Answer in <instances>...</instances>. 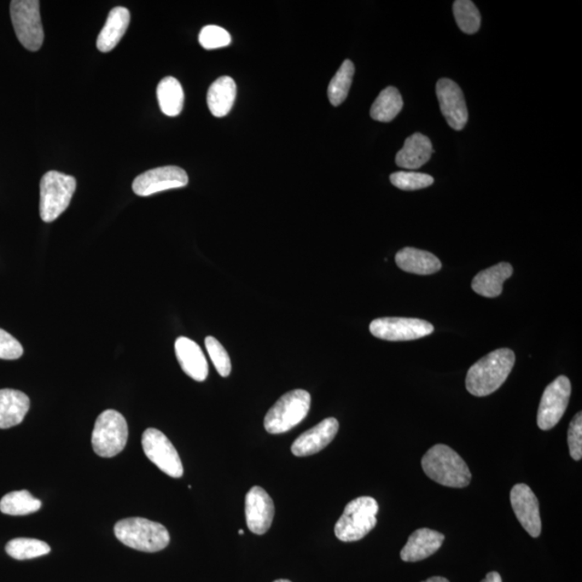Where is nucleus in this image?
<instances>
[{
	"label": "nucleus",
	"mask_w": 582,
	"mask_h": 582,
	"mask_svg": "<svg viewBox=\"0 0 582 582\" xmlns=\"http://www.w3.org/2000/svg\"><path fill=\"white\" fill-rule=\"evenodd\" d=\"M275 582H291V581L287 579H278V580H276Z\"/></svg>",
	"instance_id": "nucleus-38"
},
{
	"label": "nucleus",
	"mask_w": 582,
	"mask_h": 582,
	"mask_svg": "<svg viewBox=\"0 0 582 582\" xmlns=\"http://www.w3.org/2000/svg\"><path fill=\"white\" fill-rule=\"evenodd\" d=\"M189 183L187 173L178 166H162L139 175L132 189L138 196H149L159 192L184 188Z\"/></svg>",
	"instance_id": "nucleus-12"
},
{
	"label": "nucleus",
	"mask_w": 582,
	"mask_h": 582,
	"mask_svg": "<svg viewBox=\"0 0 582 582\" xmlns=\"http://www.w3.org/2000/svg\"><path fill=\"white\" fill-rule=\"evenodd\" d=\"M236 97V85L229 75L218 78L207 92V105L213 115L221 118L230 113Z\"/></svg>",
	"instance_id": "nucleus-24"
},
{
	"label": "nucleus",
	"mask_w": 582,
	"mask_h": 582,
	"mask_svg": "<svg viewBox=\"0 0 582 582\" xmlns=\"http://www.w3.org/2000/svg\"><path fill=\"white\" fill-rule=\"evenodd\" d=\"M453 14L462 32L471 35L479 31L481 15L478 8L470 0L454 2Z\"/></svg>",
	"instance_id": "nucleus-30"
},
{
	"label": "nucleus",
	"mask_w": 582,
	"mask_h": 582,
	"mask_svg": "<svg viewBox=\"0 0 582 582\" xmlns=\"http://www.w3.org/2000/svg\"><path fill=\"white\" fill-rule=\"evenodd\" d=\"M115 535L122 544L143 552H158L170 544V534L158 522L144 517H127L116 522Z\"/></svg>",
	"instance_id": "nucleus-3"
},
{
	"label": "nucleus",
	"mask_w": 582,
	"mask_h": 582,
	"mask_svg": "<svg viewBox=\"0 0 582 582\" xmlns=\"http://www.w3.org/2000/svg\"><path fill=\"white\" fill-rule=\"evenodd\" d=\"M156 96L162 113L168 116H176L184 108L185 95L182 85L174 77H166L156 87Z\"/></svg>",
	"instance_id": "nucleus-25"
},
{
	"label": "nucleus",
	"mask_w": 582,
	"mask_h": 582,
	"mask_svg": "<svg viewBox=\"0 0 582 582\" xmlns=\"http://www.w3.org/2000/svg\"><path fill=\"white\" fill-rule=\"evenodd\" d=\"M422 468L430 479L441 486L462 488L471 481L467 464L446 445L430 447L422 458Z\"/></svg>",
	"instance_id": "nucleus-2"
},
{
	"label": "nucleus",
	"mask_w": 582,
	"mask_h": 582,
	"mask_svg": "<svg viewBox=\"0 0 582 582\" xmlns=\"http://www.w3.org/2000/svg\"><path fill=\"white\" fill-rule=\"evenodd\" d=\"M50 546L43 540L34 538H15L5 546V552L15 560L25 561L49 555Z\"/></svg>",
	"instance_id": "nucleus-29"
},
{
	"label": "nucleus",
	"mask_w": 582,
	"mask_h": 582,
	"mask_svg": "<svg viewBox=\"0 0 582 582\" xmlns=\"http://www.w3.org/2000/svg\"><path fill=\"white\" fill-rule=\"evenodd\" d=\"M355 67L352 61L343 62L339 71L331 79L328 86V97L331 105L340 106L346 100L353 83Z\"/></svg>",
	"instance_id": "nucleus-28"
},
{
	"label": "nucleus",
	"mask_w": 582,
	"mask_h": 582,
	"mask_svg": "<svg viewBox=\"0 0 582 582\" xmlns=\"http://www.w3.org/2000/svg\"><path fill=\"white\" fill-rule=\"evenodd\" d=\"M339 430V422L335 417L326 418L311 429L306 430L291 446L295 457H310L325 449L335 439Z\"/></svg>",
	"instance_id": "nucleus-16"
},
{
	"label": "nucleus",
	"mask_w": 582,
	"mask_h": 582,
	"mask_svg": "<svg viewBox=\"0 0 582 582\" xmlns=\"http://www.w3.org/2000/svg\"><path fill=\"white\" fill-rule=\"evenodd\" d=\"M199 42L204 49L214 50L225 48L231 42V36L225 28L216 25H207L202 28L199 35Z\"/></svg>",
	"instance_id": "nucleus-33"
},
{
	"label": "nucleus",
	"mask_w": 582,
	"mask_h": 582,
	"mask_svg": "<svg viewBox=\"0 0 582 582\" xmlns=\"http://www.w3.org/2000/svg\"><path fill=\"white\" fill-rule=\"evenodd\" d=\"M423 582H450L445 577H439V576H436V577L428 578Z\"/></svg>",
	"instance_id": "nucleus-37"
},
{
	"label": "nucleus",
	"mask_w": 582,
	"mask_h": 582,
	"mask_svg": "<svg viewBox=\"0 0 582 582\" xmlns=\"http://www.w3.org/2000/svg\"><path fill=\"white\" fill-rule=\"evenodd\" d=\"M311 395L295 389L282 396L265 417V428L270 434H283L305 420L310 411Z\"/></svg>",
	"instance_id": "nucleus-6"
},
{
	"label": "nucleus",
	"mask_w": 582,
	"mask_h": 582,
	"mask_svg": "<svg viewBox=\"0 0 582 582\" xmlns=\"http://www.w3.org/2000/svg\"><path fill=\"white\" fill-rule=\"evenodd\" d=\"M391 183L398 189L415 191L429 187L434 184V178L427 174L403 171L392 174Z\"/></svg>",
	"instance_id": "nucleus-31"
},
{
	"label": "nucleus",
	"mask_w": 582,
	"mask_h": 582,
	"mask_svg": "<svg viewBox=\"0 0 582 582\" xmlns=\"http://www.w3.org/2000/svg\"><path fill=\"white\" fill-rule=\"evenodd\" d=\"M238 534H240V535H244V531H243V529H241V531H238Z\"/></svg>",
	"instance_id": "nucleus-39"
},
{
	"label": "nucleus",
	"mask_w": 582,
	"mask_h": 582,
	"mask_svg": "<svg viewBox=\"0 0 582 582\" xmlns=\"http://www.w3.org/2000/svg\"><path fill=\"white\" fill-rule=\"evenodd\" d=\"M512 273H514V267L508 262H500L478 273L473 279L471 287L476 294L486 298H497L502 295L503 285L511 277Z\"/></svg>",
	"instance_id": "nucleus-22"
},
{
	"label": "nucleus",
	"mask_w": 582,
	"mask_h": 582,
	"mask_svg": "<svg viewBox=\"0 0 582 582\" xmlns=\"http://www.w3.org/2000/svg\"><path fill=\"white\" fill-rule=\"evenodd\" d=\"M510 502L517 519L532 537L537 538L541 534V517L539 503L532 488L524 483L512 487Z\"/></svg>",
	"instance_id": "nucleus-14"
},
{
	"label": "nucleus",
	"mask_w": 582,
	"mask_h": 582,
	"mask_svg": "<svg viewBox=\"0 0 582 582\" xmlns=\"http://www.w3.org/2000/svg\"><path fill=\"white\" fill-rule=\"evenodd\" d=\"M434 153L432 142L421 133L412 134L403 149L396 156V165L407 170H416L427 163Z\"/></svg>",
	"instance_id": "nucleus-20"
},
{
	"label": "nucleus",
	"mask_w": 582,
	"mask_h": 582,
	"mask_svg": "<svg viewBox=\"0 0 582 582\" xmlns=\"http://www.w3.org/2000/svg\"><path fill=\"white\" fill-rule=\"evenodd\" d=\"M481 582H503L502 577L497 572H491L487 575V577Z\"/></svg>",
	"instance_id": "nucleus-36"
},
{
	"label": "nucleus",
	"mask_w": 582,
	"mask_h": 582,
	"mask_svg": "<svg viewBox=\"0 0 582 582\" xmlns=\"http://www.w3.org/2000/svg\"><path fill=\"white\" fill-rule=\"evenodd\" d=\"M10 15L22 45L33 52L42 48L45 33L40 3L37 0H14L10 4Z\"/></svg>",
	"instance_id": "nucleus-8"
},
{
	"label": "nucleus",
	"mask_w": 582,
	"mask_h": 582,
	"mask_svg": "<svg viewBox=\"0 0 582 582\" xmlns=\"http://www.w3.org/2000/svg\"><path fill=\"white\" fill-rule=\"evenodd\" d=\"M370 333L386 341L422 339L434 333V326L426 320L405 317H383L370 324Z\"/></svg>",
	"instance_id": "nucleus-10"
},
{
	"label": "nucleus",
	"mask_w": 582,
	"mask_h": 582,
	"mask_svg": "<svg viewBox=\"0 0 582 582\" xmlns=\"http://www.w3.org/2000/svg\"><path fill=\"white\" fill-rule=\"evenodd\" d=\"M21 343L5 331L0 329V359L15 360L19 359L23 355Z\"/></svg>",
	"instance_id": "nucleus-35"
},
{
	"label": "nucleus",
	"mask_w": 582,
	"mask_h": 582,
	"mask_svg": "<svg viewBox=\"0 0 582 582\" xmlns=\"http://www.w3.org/2000/svg\"><path fill=\"white\" fill-rule=\"evenodd\" d=\"M175 353L185 374L197 382L206 380L208 364L202 348L195 341L180 336L175 342Z\"/></svg>",
	"instance_id": "nucleus-18"
},
{
	"label": "nucleus",
	"mask_w": 582,
	"mask_h": 582,
	"mask_svg": "<svg viewBox=\"0 0 582 582\" xmlns=\"http://www.w3.org/2000/svg\"><path fill=\"white\" fill-rule=\"evenodd\" d=\"M516 363L509 348H499L481 358L467 372L466 388L476 397H486L497 392L507 380Z\"/></svg>",
	"instance_id": "nucleus-1"
},
{
	"label": "nucleus",
	"mask_w": 582,
	"mask_h": 582,
	"mask_svg": "<svg viewBox=\"0 0 582 582\" xmlns=\"http://www.w3.org/2000/svg\"><path fill=\"white\" fill-rule=\"evenodd\" d=\"M436 93L447 125L454 130H463L467 125L468 110L461 87L450 79L442 78L436 83Z\"/></svg>",
	"instance_id": "nucleus-13"
},
{
	"label": "nucleus",
	"mask_w": 582,
	"mask_h": 582,
	"mask_svg": "<svg viewBox=\"0 0 582 582\" xmlns=\"http://www.w3.org/2000/svg\"><path fill=\"white\" fill-rule=\"evenodd\" d=\"M404 107L403 96L394 86L384 89L370 109L371 118L380 122H391Z\"/></svg>",
	"instance_id": "nucleus-26"
},
{
	"label": "nucleus",
	"mask_w": 582,
	"mask_h": 582,
	"mask_svg": "<svg viewBox=\"0 0 582 582\" xmlns=\"http://www.w3.org/2000/svg\"><path fill=\"white\" fill-rule=\"evenodd\" d=\"M77 183L73 176L56 171L44 175L40 182V217L52 223L66 211L73 199Z\"/></svg>",
	"instance_id": "nucleus-5"
},
{
	"label": "nucleus",
	"mask_w": 582,
	"mask_h": 582,
	"mask_svg": "<svg viewBox=\"0 0 582 582\" xmlns=\"http://www.w3.org/2000/svg\"><path fill=\"white\" fill-rule=\"evenodd\" d=\"M567 442L569 447L570 457L575 461H580L582 458V415L578 412L569 424L567 433Z\"/></svg>",
	"instance_id": "nucleus-34"
},
{
	"label": "nucleus",
	"mask_w": 582,
	"mask_h": 582,
	"mask_svg": "<svg viewBox=\"0 0 582 582\" xmlns=\"http://www.w3.org/2000/svg\"><path fill=\"white\" fill-rule=\"evenodd\" d=\"M42 508V502L26 490L5 495L0 500V511L8 516H27Z\"/></svg>",
	"instance_id": "nucleus-27"
},
{
	"label": "nucleus",
	"mask_w": 582,
	"mask_h": 582,
	"mask_svg": "<svg viewBox=\"0 0 582 582\" xmlns=\"http://www.w3.org/2000/svg\"><path fill=\"white\" fill-rule=\"evenodd\" d=\"M275 503L270 495L260 487H254L246 495V523L254 534L264 535L272 526L275 519Z\"/></svg>",
	"instance_id": "nucleus-15"
},
{
	"label": "nucleus",
	"mask_w": 582,
	"mask_h": 582,
	"mask_svg": "<svg viewBox=\"0 0 582 582\" xmlns=\"http://www.w3.org/2000/svg\"><path fill=\"white\" fill-rule=\"evenodd\" d=\"M130 11L125 7H115L110 11L106 23L97 37V49L104 54L112 51L125 36L130 25Z\"/></svg>",
	"instance_id": "nucleus-23"
},
{
	"label": "nucleus",
	"mask_w": 582,
	"mask_h": 582,
	"mask_svg": "<svg viewBox=\"0 0 582 582\" xmlns=\"http://www.w3.org/2000/svg\"><path fill=\"white\" fill-rule=\"evenodd\" d=\"M378 504L369 497H358L346 505L335 527L337 539L352 543L363 539L376 526Z\"/></svg>",
	"instance_id": "nucleus-4"
},
{
	"label": "nucleus",
	"mask_w": 582,
	"mask_h": 582,
	"mask_svg": "<svg viewBox=\"0 0 582 582\" xmlns=\"http://www.w3.org/2000/svg\"><path fill=\"white\" fill-rule=\"evenodd\" d=\"M143 450L149 461L153 462L163 473L180 478L184 475V467L179 454L170 439L156 428L145 430L142 436Z\"/></svg>",
	"instance_id": "nucleus-9"
},
{
	"label": "nucleus",
	"mask_w": 582,
	"mask_h": 582,
	"mask_svg": "<svg viewBox=\"0 0 582 582\" xmlns=\"http://www.w3.org/2000/svg\"><path fill=\"white\" fill-rule=\"evenodd\" d=\"M31 406L28 396L16 389H0V429L16 426L25 420Z\"/></svg>",
	"instance_id": "nucleus-19"
},
{
	"label": "nucleus",
	"mask_w": 582,
	"mask_h": 582,
	"mask_svg": "<svg viewBox=\"0 0 582 582\" xmlns=\"http://www.w3.org/2000/svg\"><path fill=\"white\" fill-rule=\"evenodd\" d=\"M206 346L209 357L221 376H229L232 370L231 359L226 348L214 336H207L206 339Z\"/></svg>",
	"instance_id": "nucleus-32"
},
{
	"label": "nucleus",
	"mask_w": 582,
	"mask_h": 582,
	"mask_svg": "<svg viewBox=\"0 0 582 582\" xmlns=\"http://www.w3.org/2000/svg\"><path fill=\"white\" fill-rule=\"evenodd\" d=\"M396 264L401 270L417 276H430L441 270V261L432 253L405 247L396 254Z\"/></svg>",
	"instance_id": "nucleus-21"
},
{
	"label": "nucleus",
	"mask_w": 582,
	"mask_h": 582,
	"mask_svg": "<svg viewBox=\"0 0 582 582\" xmlns=\"http://www.w3.org/2000/svg\"><path fill=\"white\" fill-rule=\"evenodd\" d=\"M572 384L566 376L556 378L545 389L538 407L537 425L541 430H549L561 421L566 413Z\"/></svg>",
	"instance_id": "nucleus-11"
},
{
	"label": "nucleus",
	"mask_w": 582,
	"mask_h": 582,
	"mask_svg": "<svg viewBox=\"0 0 582 582\" xmlns=\"http://www.w3.org/2000/svg\"><path fill=\"white\" fill-rule=\"evenodd\" d=\"M129 427L118 411L106 410L98 416L93 429L92 447L98 457L110 458L125 450Z\"/></svg>",
	"instance_id": "nucleus-7"
},
{
	"label": "nucleus",
	"mask_w": 582,
	"mask_h": 582,
	"mask_svg": "<svg viewBox=\"0 0 582 582\" xmlns=\"http://www.w3.org/2000/svg\"><path fill=\"white\" fill-rule=\"evenodd\" d=\"M445 535L430 528L416 529L410 535L406 546L400 552L401 560L418 562L435 555L441 548Z\"/></svg>",
	"instance_id": "nucleus-17"
}]
</instances>
